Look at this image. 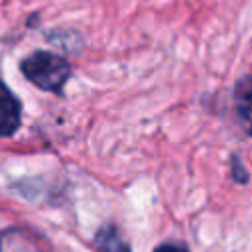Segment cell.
<instances>
[{
	"instance_id": "cell-1",
	"label": "cell",
	"mask_w": 252,
	"mask_h": 252,
	"mask_svg": "<svg viewBox=\"0 0 252 252\" xmlns=\"http://www.w3.org/2000/svg\"><path fill=\"white\" fill-rule=\"evenodd\" d=\"M20 69L32 85L47 93H61L71 77V63L51 51L30 53L22 59Z\"/></svg>"
},
{
	"instance_id": "cell-2",
	"label": "cell",
	"mask_w": 252,
	"mask_h": 252,
	"mask_svg": "<svg viewBox=\"0 0 252 252\" xmlns=\"http://www.w3.org/2000/svg\"><path fill=\"white\" fill-rule=\"evenodd\" d=\"M22 122V104L0 79V138L12 136Z\"/></svg>"
},
{
	"instance_id": "cell-3",
	"label": "cell",
	"mask_w": 252,
	"mask_h": 252,
	"mask_svg": "<svg viewBox=\"0 0 252 252\" xmlns=\"http://www.w3.org/2000/svg\"><path fill=\"white\" fill-rule=\"evenodd\" d=\"M232 102L234 112L238 118V124L246 134L252 136V75L242 77L232 91Z\"/></svg>"
},
{
	"instance_id": "cell-4",
	"label": "cell",
	"mask_w": 252,
	"mask_h": 252,
	"mask_svg": "<svg viewBox=\"0 0 252 252\" xmlns=\"http://www.w3.org/2000/svg\"><path fill=\"white\" fill-rule=\"evenodd\" d=\"M94 244L100 252H130L128 244L122 240V236L114 224L102 226L94 236Z\"/></svg>"
},
{
	"instance_id": "cell-5",
	"label": "cell",
	"mask_w": 252,
	"mask_h": 252,
	"mask_svg": "<svg viewBox=\"0 0 252 252\" xmlns=\"http://www.w3.org/2000/svg\"><path fill=\"white\" fill-rule=\"evenodd\" d=\"M0 252H37V248L26 232L14 228L0 234Z\"/></svg>"
},
{
	"instance_id": "cell-6",
	"label": "cell",
	"mask_w": 252,
	"mask_h": 252,
	"mask_svg": "<svg viewBox=\"0 0 252 252\" xmlns=\"http://www.w3.org/2000/svg\"><path fill=\"white\" fill-rule=\"evenodd\" d=\"M154 252H189V248L183 242H163Z\"/></svg>"
},
{
	"instance_id": "cell-7",
	"label": "cell",
	"mask_w": 252,
	"mask_h": 252,
	"mask_svg": "<svg viewBox=\"0 0 252 252\" xmlns=\"http://www.w3.org/2000/svg\"><path fill=\"white\" fill-rule=\"evenodd\" d=\"M232 175H234V179L240 181V183H244V181L248 179L246 171L240 167V159H238V158H232Z\"/></svg>"
}]
</instances>
